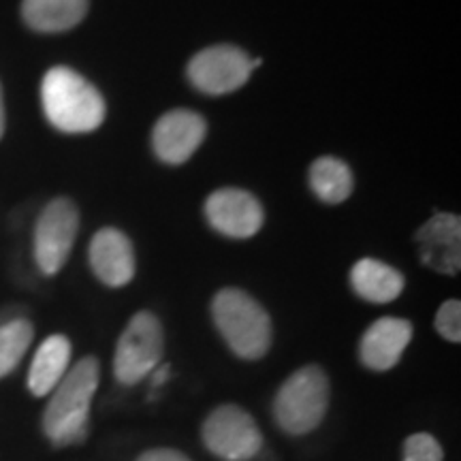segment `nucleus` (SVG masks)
<instances>
[{
    "mask_svg": "<svg viewBox=\"0 0 461 461\" xmlns=\"http://www.w3.org/2000/svg\"><path fill=\"white\" fill-rule=\"evenodd\" d=\"M255 60L235 45H212L188 62V79L203 95L222 96L248 84Z\"/></svg>",
    "mask_w": 461,
    "mask_h": 461,
    "instance_id": "8",
    "label": "nucleus"
},
{
    "mask_svg": "<svg viewBox=\"0 0 461 461\" xmlns=\"http://www.w3.org/2000/svg\"><path fill=\"white\" fill-rule=\"evenodd\" d=\"M79 230V212L73 201L54 199L45 207L34 227V258L45 276L65 267Z\"/></svg>",
    "mask_w": 461,
    "mask_h": 461,
    "instance_id": "7",
    "label": "nucleus"
},
{
    "mask_svg": "<svg viewBox=\"0 0 461 461\" xmlns=\"http://www.w3.org/2000/svg\"><path fill=\"white\" fill-rule=\"evenodd\" d=\"M420 261L438 274L453 276L461 265V221L455 214L431 216L417 230Z\"/></svg>",
    "mask_w": 461,
    "mask_h": 461,
    "instance_id": "11",
    "label": "nucleus"
},
{
    "mask_svg": "<svg viewBox=\"0 0 461 461\" xmlns=\"http://www.w3.org/2000/svg\"><path fill=\"white\" fill-rule=\"evenodd\" d=\"M169 376H171V366H167V363H163V366H158L157 370L149 374V378H152V389L163 387L167 380H169Z\"/></svg>",
    "mask_w": 461,
    "mask_h": 461,
    "instance_id": "22",
    "label": "nucleus"
},
{
    "mask_svg": "<svg viewBox=\"0 0 461 461\" xmlns=\"http://www.w3.org/2000/svg\"><path fill=\"white\" fill-rule=\"evenodd\" d=\"M88 14V0H24L22 15L37 32L71 31Z\"/></svg>",
    "mask_w": 461,
    "mask_h": 461,
    "instance_id": "16",
    "label": "nucleus"
},
{
    "mask_svg": "<svg viewBox=\"0 0 461 461\" xmlns=\"http://www.w3.org/2000/svg\"><path fill=\"white\" fill-rule=\"evenodd\" d=\"M101 367L95 357H84L51 391L43 412V431L54 447L82 445L90 429V403L99 387Z\"/></svg>",
    "mask_w": 461,
    "mask_h": 461,
    "instance_id": "1",
    "label": "nucleus"
},
{
    "mask_svg": "<svg viewBox=\"0 0 461 461\" xmlns=\"http://www.w3.org/2000/svg\"><path fill=\"white\" fill-rule=\"evenodd\" d=\"M350 285L361 299L370 303L395 302L403 291V276L376 258H361L350 269Z\"/></svg>",
    "mask_w": 461,
    "mask_h": 461,
    "instance_id": "15",
    "label": "nucleus"
},
{
    "mask_svg": "<svg viewBox=\"0 0 461 461\" xmlns=\"http://www.w3.org/2000/svg\"><path fill=\"white\" fill-rule=\"evenodd\" d=\"M310 186L321 201L338 205L350 197L355 188L350 167L336 157L316 158L310 167Z\"/></svg>",
    "mask_w": 461,
    "mask_h": 461,
    "instance_id": "17",
    "label": "nucleus"
},
{
    "mask_svg": "<svg viewBox=\"0 0 461 461\" xmlns=\"http://www.w3.org/2000/svg\"><path fill=\"white\" fill-rule=\"evenodd\" d=\"M212 316L224 342L240 359L255 361L272 346V319L241 288H222L212 302Z\"/></svg>",
    "mask_w": 461,
    "mask_h": 461,
    "instance_id": "3",
    "label": "nucleus"
},
{
    "mask_svg": "<svg viewBox=\"0 0 461 461\" xmlns=\"http://www.w3.org/2000/svg\"><path fill=\"white\" fill-rule=\"evenodd\" d=\"M440 442L429 434H414L403 442V461H442Z\"/></svg>",
    "mask_w": 461,
    "mask_h": 461,
    "instance_id": "19",
    "label": "nucleus"
},
{
    "mask_svg": "<svg viewBox=\"0 0 461 461\" xmlns=\"http://www.w3.org/2000/svg\"><path fill=\"white\" fill-rule=\"evenodd\" d=\"M34 330L24 319L0 325V378H5L24 359L28 346L32 342Z\"/></svg>",
    "mask_w": 461,
    "mask_h": 461,
    "instance_id": "18",
    "label": "nucleus"
},
{
    "mask_svg": "<svg viewBox=\"0 0 461 461\" xmlns=\"http://www.w3.org/2000/svg\"><path fill=\"white\" fill-rule=\"evenodd\" d=\"M436 330L448 342H461V303L457 299H448L440 305L436 314Z\"/></svg>",
    "mask_w": 461,
    "mask_h": 461,
    "instance_id": "20",
    "label": "nucleus"
},
{
    "mask_svg": "<svg viewBox=\"0 0 461 461\" xmlns=\"http://www.w3.org/2000/svg\"><path fill=\"white\" fill-rule=\"evenodd\" d=\"M165 333L152 312H137L126 325L115 346L113 374L126 387L141 383L163 361Z\"/></svg>",
    "mask_w": 461,
    "mask_h": 461,
    "instance_id": "5",
    "label": "nucleus"
},
{
    "mask_svg": "<svg viewBox=\"0 0 461 461\" xmlns=\"http://www.w3.org/2000/svg\"><path fill=\"white\" fill-rule=\"evenodd\" d=\"M68 363H71V342L65 336L56 333V336L43 339L31 363V372H28L31 393L37 397L50 395L68 372Z\"/></svg>",
    "mask_w": 461,
    "mask_h": 461,
    "instance_id": "14",
    "label": "nucleus"
},
{
    "mask_svg": "<svg viewBox=\"0 0 461 461\" xmlns=\"http://www.w3.org/2000/svg\"><path fill=\"white\" fill-rule=\"evenodd\" d=\"M45 118L62 132H92L105 120L107 107L99 90L68 67H54L41 82Z\"/></svg>",
    "mask_w": 461,
    "mask_h": 461,
    "instance_id": "2",
    "label": "nucleus"
},
{
    "mask_svg": "<svg viewBox=\"0 0 461 461\" xmlns=\"http://www.w3.org/2000/svg\"><path fill=\"white\" fill-rule=\"evenodd\" d=\"M412 339V322L384 316L367 327L359 344V357L374 372H387L400 363L403 350Z\"/></svg>",
    "mask_w": 461,
    "mask_h": 461,
    "instance_id": "13",
    "label": "nucleus"
},
{
    "mask_svg": "<svg viewBox=\"0 0 461 461\" xmlns=\"http://www.w3.org/2000/svg\"><path fill=\"white\" fill-rule=\"evenodd\" d=\"M5 132V101H3V88H0V137Z\"/></svg>",
    "mask_w": 461,
    "mask_h": 461,
    "instance_id": "23",
    "label": "nucleus"
},
{
    "mask_svg": "<svg viewBox=\"0 0 461 461\" xmlns=\"http://www.w3.org/2000/svg\"><path fill=\"white\" fill-rule=\"evenodd\" d=\"M137 461H193L188 455H184L176 448H149V451L141 453Z\"/></svg>",
    "mask_w": 461,
    "mask_h": 461,
    "instance_id": "21",
    "label": "nucleus"
},
{
    "mask_svg": "<svg viewBox=\"0 0 461 461\" xmlns=\"http://www.w3.org/2000/svg\"><path fill=\"white\" fill-rule=\"evenodd\" d=\"M90 267L103 285L120 288L135 276V250L120 229H101L90 241Z\"/></svg>",
    "mask_w": 461,
    "mask_h": 461,
    "instance_id": "12",
    "label": "nucleus"
},
{
    "mask_svg": "<svg viewBox=\"0 0 461 461\" xmlns=\"http://www.w3.org/2000/svg\"><path fill=\"white\" fill-rule=\"evenodd\" d=\"M201 436L207 451L224 461L252 459L263 448V434L257 420L235 403H224L210 412Z\"/></svg>",
    "mask_w": 461,
    "mask_h": 461,
    "instance_id": "6",
    "label": "nucleus"
},
{
    "mask_svg": "<svg viewBox=\"0 0 461 461\" xmlns=\"http://www.w3.org/2000/svg\"><path fill=\"white\" fill-rule=\"evenodd\" d=\"M205 132L203 115L190 109H171L160 115L152 131L154 152L167 165H182L197 152Z\"/></svg>",
    "mask_w": 461,
    "mask_h": 461,
    "instance_id": "10",
    "label": "nucleus"
},
{
    "mask_svg": "<svg viewBox=\"0 0 461 461\" xmlns=\"http://www.w3.org/2000/svg\"><path fill=\"white\" fill-rule=\"evenodd\" d=\"M207 222L218 233L233 240H248L263 227V205L252 193L241 188H221L205 201Z\"/></svg>",
    "mask_w": 461,
    "mask_h": 461,
    "instance_id": "9",
    "label": "nucleus"
},
{
    "mask_svg": "<svg viewBox=\"0 0 461 461\" xmlns=\"http://www.w3.org/2000/svg\"><path fill=\"white\" fill-rule=\"evenodd\" d=\"M330 378L319 366L293 372L274 397V419L291 436L314 431L330 408Z\"/></svg>",
    "mask_w": 461,
    "mask_h": 461,
    "instance_id": "4",
    "label": "nucleus"
}]
</instances>
